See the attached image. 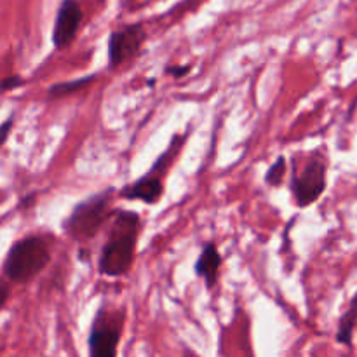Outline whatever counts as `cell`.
I'll list each match as a JSON object with an SVG mask.
<instances>
[{"label":"cell","instance_id":"obj_14","mask_svg":"<svg viewBox=\"0 0 357 357\" xmlns=\"http://www.w3.org/2000/svg\"><path fill=\"white\" fill-rule=\"evenodd\" d=\"M13 128H14V117L10 115L7 121H3L2 124H0V149H2V146L7 143V139H9L10 132H13Z\"/></svg>","mask_w":357,"mask_h":357},{"label":"cell","instance_id":"obj_1","mask_svg":"<svg viewBox=\"0 0 357 357\" xmlns=\"http://www.w3.org/2000/svg\"><path fill=\"white\" fill-rule=\"evenodd\" d=\"M107 241L98 258V272L103 278H124L135 264L136 246L142 234V216L129 209H114Z\"/></svg>","mask_w":357,"mask_h":357},{"label":"cell","instance_id":"obj_9","mask_svg":"<svg viewBox=\"0 0 357 357\" xmlns=\"http://www.w3.org/2000/svg\"><path fill=\"white\" fill-rule=\"evenodd\" d=\"M223 265V257L218 251L215 243H206L202 246L201 253H199L197 260H195L194 272L199 279H202L206 288L213 289L218 284L220 279V268Z\"/></svg>","mask_w":357,"mask_h":357},{"label":"cell","instance_id":"obj_18","mask_svg":"<svg viewBox=\"0 0 357 357\" xmlns=\"http://www.w3.org/2000/svg\"><path fill=\"white\" fill-rule=\"evenodd\" d=\"M0 352H2V349H0Z\"/></svg>","mask_w":357,"mask_h":357},{"label":"cell","instance_id":"obj_15","mask_svg":"<svg viewBox=\"0 0 357 357\" xmlns=\"http://www.w3.org/2000/svg\"><path fill=\"white\" fill-rule=\"evenodd\" d=\"M190 70H192L190 65H183V66L174 65V66H167L166 73H167V75L174 77V79H183V77L187 75V73L190 72Z\"/></svg>","mask_w":357,"mask_h":357},{"label":"cell","instance_id":"obj_10","mask_svg":"<svg viewBox=\"0 0 357 357\" xmlns=\"http://www.w3.org/2000/svg\"><path fill=\"white\" fill-rule=\"evenodd\" d=\"M356 326H357V293L352 296L351 303H349V309L342 314L340 323H338V331H337L338 344L345 345V347H351L352 335H354Z\"/></svg>","mask_w":357,"mask_h":357},{"label":"cell","instance_id":"obj_5","mask_svg":"<svg viewBox=\"0 0 357 357\" xmlns=\"http://www.w3.org/2000/svg\"><path fill=\"white\" fill-rule=\"evenodd\" d=\"M328 187V160L319 152L310 153L302 166L293 162V173L289 178V190H291L295 204L300 209L312 206L323 197Z\"/></svg>","mask_w":357,"mask_h":357},{"label":"cell","instance_id":"obj_4","mask_svg":"<svg viewBox=\"0 0 357 357\" xmlns=\"http://www.w3.org/2000/svg\"><path fill=\"white\" fill-rule=\"evenodd\" d=\"M185 139H187V135L174 136L166 152L157 157L152 167L139 180L126 185L117 192L119 197L124 199V201H142L146 206H155L164 195V178H166L169 167L173 166L176 155L180 153Z\"/></svg>","mask_w":357,"mask_h":357},{"label":"cell","instance_id":"obj_13","mask_svg":"<svg viewBox=\"0 0 357 357\" xmlns=\"http://www.w3.org/2000/svg\"><path fill=\"white\" fill-rule=\"evenodd\" d=\"M24 86V79L21 75H17V73H14V75H7L3 77L2 80H0V93H10V91L17 89V87Z\"/></svg>","mask_w":357,"mask_h":357},{"label":"cell","instance_id":"obj_8","mask_svg":"<svg viewBox=\"0 0 357 357\" xmlns=\"http://www.w3.org/2000/svg\"><path fill=\"white\" fill-rule=\"evenodd\" d=\"M82 21L84 10L79 0H61L58 10H56L51 37L56 51H63L73 44Z\"/></svg>","mask_w":357,"mask_h":357},{"label":"cell","instance_id":"obj_16","mask_svg":"<svg viewBox=\"0 0 357 357\" xmlns=\"http://www.w3.org/2000/svg\"><path fill=\"white\" fill-rule=\"evenodd\" d=\"M10 298V284L6 279H0V310L7 305Z\"/></svg>","mask_w":357,"mask_h":357},{"label":"cell","instance_id":"obj_7","mask_svg":"<svg viewBox=\"0 0 357 357\" xmlns=\"http://www.w3.org/2000/svg\"><path fill=\"white\" fill-rule=\"evenodd\" d=\"M146 37L149 33L143 23H129L112 31L108 37V66L117 70L135 59L142 52Z\"/></svg>","mask_w":357,"mask_h":357},{"label":"cell","instance_id":"obj_12","mask_svg":"<svg viewBox=\"0 0 357 357\" xmlns=\"http://www.w3.org/2000/svg\"><path fill=\"white\" fill-rule=\"evenodd\" d=\"M286 173H288V162H286V157L281 155L278 157L275 162H272L271 166H268L264 178L265 183H267L268 187H281L282 181H284L286 178Z\"/></svg>","mask_w":357,"mask_h":357},{"label":"cell","instance_id":"obj_17","mask_svg":"<svg viewBox=\"0 0 357 357\" xmlns=\"http://www.w3.org/2000/svg\"><path fill=\"white\" fill-rule=\"evenodd\" d=\"M35 197H37V195L30 194V195H26V197H24V199H21V202H20L21 208H30V206H33Z\"/></svg>","mask_w":357,"mask_h":357},{"label":"cell","instance_id":"obj_11","mask_svg":"<svg viewBox=\"0 0 357 357\" xmlns=\"http://www.w3.org/2000/svg\"><path fill=\"white\" fill-rule=\"evenodd\" d=\"M98 80V73H89V75H84L80 79L66 80V82H58L52 84L47 89L49 98H65L70 96V94L80 93V91L87 89L91 84H94Z\"/></svg>","mask_w":357,"mask_h":357},{"label":"cell","instance_id":"obj_3","mask_svg":"<svg viewBox=\"0 0 357 357\" xmlns=\"http://www.w3.org/2000/svg\"><path fill=\"white\" fill-rule=\"evenodd\" d=\"M114 197L115 188L108 187L101 190L100 194L89 195L84 201L77 202L68 218L63 222V232L77 243H86V241L94 239L101 232V229L107 225L108 220L112 218Z\"/></svg>","mask_w":357,"mask_h":357},{"label":"cell","instance_id":"obj_6","mask_svg":"<svg viewBox=\"0 0 357 357\" xmlns=\"http://www.w3.org/2000/svg\"><path fill=\"white\" fill-rule=\"evenodd\" d=\"M124 312L101 307L91 323L87 349L91 357H115L124 333Z\"/></svg>","mask_w":357,"mask_h":357},{"label":"cell","instance_id":"obj_2","mask_svg":"<svg viewBox=\"0 0 357 357\" xmlns=\"http://www.w3.org/2000/svg\"><path fill=\"white\" fill-rule=\"evenodd\" d=\"M52 260L47 239L30 234L14 241L2 264L3 278L14 284H26L49 267Z\"/></svg>","mask_w":357,"mask_h":357}]
</instances>
